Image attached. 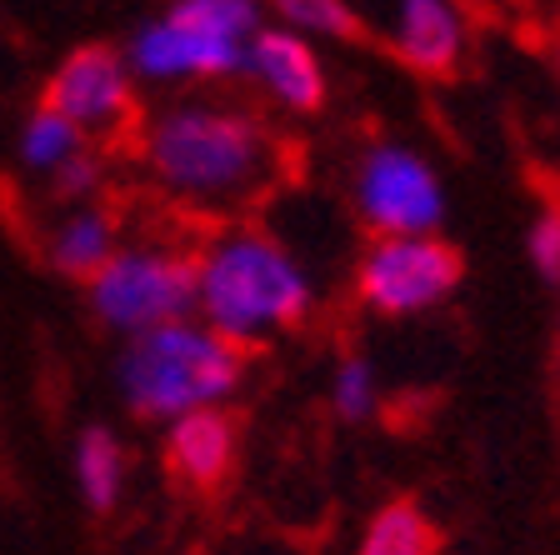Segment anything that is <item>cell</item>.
Returning a JSON list of instances; mask_svg holds the SVG:
<instances>
[{"mask_svg":"<svg viewBox=\"0 0 560 555\" xmlns=\"http://www.w3.org/2000/svg\"><path fill=\"white\" fill-rule=\"evenodd\" d=\"M330 411L340 420H371L381 411V375L365 356H340L330 370Z\"/></svg>","mask_w":560,"mask_h":555,"instance_id":"17","label":"cell"},{"mask_svg":"<svg viewBox=\"0 0 560 555\" xmlns=\"http://www.w3.org/2000/svg\"><path fill=\"white\" fill-rule=\"evenodd\" d=\"M161 455H165V471L186 490H196V496L221 490L235 471V455H241L235 416L231 411H196V416L171 420Z\"/></svg>","mask_w":560,"mask_h":555,"instance_id":"10","label":"cell"},{"mask_svg":"<svg viewBox=\"0 0 560 555\" xmlns=\"http://www.w3.org/2000/svg\"><path fill=\"white\" fill-rule=\"evenodd\" d=\"M350 206L375 235H435L445 220V185L406 140H375L350 171Z\"/></svg>","mask_w":560,"mask_h":555,"instance_id":"6","label":"cell"},{"mask_svg":"<svg viewBox=\"0 0 560 555\" xmlns=\"http://www.w3.org/2000/svg\"><path fill=\"white\" fill-rule=\"evenodd\" d=\"M556 356H560V325H556Z\"/></svg>","mask_w":560,"mask_h":555,"instance_id":"20","label":"cell"},{"mask_svg":"<svg viewBox=\"0 0 560 555\" xmlns=\"http://www.w3.org/2000/svg\"><path fill=\"white\" fill-rule=\"evenodd\" d=\"M241 76L256 85L276 111H285V116H315L330 95L320 50H315L305 35L280 31V25H260V31L250 35Z\"/></svg>","mask_w":560,"mask_h":555,"instance_id":"9","label":"cell"},{"mask_svg":"<svg viewBox=\"0 0 560 555\" xmlns=\"http://www.w3.org/2000/svg\"><path fill=\"white\" fill-rule=\"evenodd\" d=\"M91 315L120 340L196 315V255L171 241H120V251L85 280Z\"/></svg>","mask_w":560,"mask_h":555,"instance_id":"5","label":"cell"},{"mask_svg":"<svg viewBox=\"0 0 560 555\" xmlns=\"http://www.w3.org/2000/svg\"><path fill=\"white\" fill-rule=\"evenodd\" d=\"M85 146H91V140L70 126L60 111H50L46 101L21 120V136H15V155H21V165L31 175H46V181L70 161V155H81Z\"/></svg>","mask_w":560,"mask_h":555,"instance_id":"15","label":"cell"},{"mask_svg":"<svg viewBox=\"0 0 560 555\" xmlns=\"http://www.w3.org/2000/svg\"><path fill=\"white\" fill-rule=\"evenodd\" d=\"M266 25L260 0H171L126 46L140 85H210L245 66L250 35Z\"/></svg>","mask_w":560,"mask_h":555,"instance_id":"4","label":"cell"},{"mask_svg":"<svg viewBox=\"0 0 560 555\" xmlns=\"http://www.w3.org/2000/svg\"><path fill=\"white\" fill-rule=\"evenodd\" d=\"M466 261L441 235H375L355 261V301L375 315H420L460 290Z\"/></svg>","mask_w":560,"mask_h":555,"instance_id":"7","label":"cell"},{"mask_svg":"<svg viewBox=\"0 0 560 555\" xmlns=\"http://www.w3.org/2000/svg\"><path fill=\"white\" fill-rule=\"evenodd\" d=\"M280 31H295L305 41H355L361 15L350 11V0H266Z\"/></svg>","mask_w":560,"mask_h":555,"instance_id":"16","label":"cell"},{"mask_svg":"<svg viewBox=\"0 0 560 555\" xmlns=\"http://www.w3.org/2000/svg\"><path fill=\"white\" fill-rule=\"evenodd\" d=\"M190 255H196V321L235 350L270 346L311 321V270L260 220H225Z\"/></svg>","mask_w":560,"mask_h":555,"instance_id":"2","label":"cell"},{"mask_svg":"<svg viewBox=\"0 0 560 555\" xmlns=\"http://www.w3.org/2000/svg\"><path fill=\"white\" fill-rule=\"evenodd\" d=\"M140 171L171 206L210 216L215 226L245 220L285 175L276 130L225 101H175L140 126Z\"/></svg>","mask_w":560,"mask_h":555,"instance_id":"1","label":"cell"},{"mask_svg":"<svg viewBox=\"0 0 560 555\" xmlns=\"http://www.w3.org/2000/svg\"><path fill=\"white\" fill-rule=\"evenodd\" d=\"M70 471H75V490L91 510H116L126 496V446L110 426H85L75 436V451H70Z\"/></svg>","mask_w":560,"mask_h":555,"instance_id":"13","label":"cell"},{"mask_svg":"<svg viewBox=\"0 0 560 555\" xmlns=\"http://www.w3.org/2000/svg\"><path fill=\"white\" fill-rule=\"evenodd\" d=\"M390 41L396 56L420 76H455L470 50V21L460 0H400Z\"/></svg>","mask_w":560,"mask_h":555,"instance_id":"11","label":"cell"},{"mask_svg":"<svg viewBox=\"0 0 560 555\" xmlns=\"http://www.w3.org/2000/svg\"><path fill=\"white\" fill-rule=\"evenodd\" d=\"M105 181H110V161H105L101 146H85L81 155H70L56 175H50V190H56L66 206H91L101 200Z\"/></svg>","mask_w":560,"mask_h":555,"instance_id":"18","label":"cell"},{"mask_svg":"<svg viewBox=\"0 0 560 555\" xmlns=\"http://www.w3.org/2000/svg\"><path fill=\"white\" fill-rule=\"evenodd\" d=\"M525 255H530V266L540 270V280H560V206L540 210V216L530 220Z\"/></svg>","mask_w":560,"mask_h":555,"instance_id":"19","label":"cell"},{"mask_svg":"<svg viewBox=\"0 0 560 555\" xmlns=\"http://www.w3.org/2000/svg\"><path fill=\"white\" fill-rule=\"evenodd\" d=\"M245 381V350L221 340L215 331L190 321L161 325L126 340L116 356V385L130 416L171 426L196 411H225Z\"/></svg>","mask_w":560,"mask_h":555,"instance_id":"3","label":"cell"},{"mask_svg":"<svg viewBox=\"0 0 560 555\" xmlns=\"http://www.w3.org/2000/svg\"><path fill=\"white\" fill-rule=\"evenodd\" d=\"M116 251H120V216L110 206H101V200L70 206L66 216L50 226V241H46L50 266H56L66 280H81V286Z\"/></svg>","mask_w":560,"mask_h":555,"instance_id":"12","label":"cell"},{"mask_svg":"<svg viewBox=\"0 0 560 555\" xmlns=\"http://www.w3.org/2000/svg\"><path fill=\"white\" fill-rule=\"evenodd\" d=\"M355 555H441V531L416 500H385L365 521Z\"/></svg>","mask_w":560,"mask_h":555,"instance_id":"14","label":"cell"},{"mask_svg":"<svg viewBox=\"0 0 560 555\" xmlns=\"http://www.w3.org/2000/svg\"><path fill=\"white\" fill-rule=\"evenodd\" d=\"M40 101L70 120L91 146H110L140 130V81L130 76L126 50L75 46L46 81Z\"/></svg>","mask_w":560,"mask_h":555,"instance_id":"8","label":"cell"}]
</instances>
